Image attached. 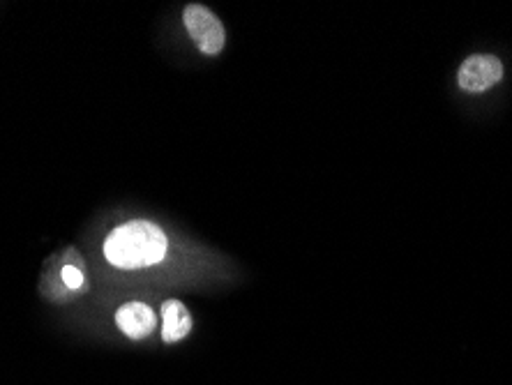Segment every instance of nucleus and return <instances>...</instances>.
<instances>
[{
  "mask_svg": "<svg viewBox=\"0 0 512 385\" xmlns=\"http://www.w3.org/2000/svg\"><path fill=\"white\" fill-rule=\"evenodd\" d=\"M167 236L150 222H127L109 233L104 256L120 270H137L160 263L167 256Z\"/></svg>",
  "mask_w": 512,
  "mask_h": 385,
  "instance_id": "f257e3e1",
  "label": "nucleus"
},
{
  "mask_svg": "<svg viewBox=\"0 0 512 385\" xmlns=\"http://www.w3.org/2000/svg\"><path fill=\"white\" fill-rule=\"evenodd\" d=\"M183 21L187 26V33H190L194 44H197L199 51H203V54L217 56L224 49L227 33H224L222 21L217 19L208 7L187 5Z\"/></svg>",
  "mask_w": 512,
  "mask_h": 385,
  "instance_id": "f03ea898",
  "label": "nucleus"
},
{
  "mask_svg": "<svg viewBox=\"0 0 512 385\" xmlns=\"http://www.w3.org/2000/svg\"><path fill=\"white\" fill-rule=\"evenodd\" d=\"M503 79V63L496 56L476 54L466 58L457 72L459 88L466 93H485Z\"/></svg>",
  "mask_w": 512,
  "mask_h": 385,
  "instance_id": "7ed1b4c3",
  "label": "nucleus"
},
{
  "mask_svg": "<svg viewBox=\"0 0 512 385\" xmlns=\"http://www.w3.org/2000/svg\"><path fill=\"white\" fill-rule=\"evenodd\" d=\"M118 328L130 339H143L155 330V312L143 303H127L116 314Z\"/></svg>",
  "mask_w": 512,
  "mask_h": 385,
  "instance_id": "20e7f679",
  "label": "nucleus"
},
{
  "mask_svg": "<svg viewBox=\"0 0 512 385\" xmlns=\"http://www.w3.org/2000/svg\"><path fill=\"white\" fill-rule=\"evenodd\" d=\"M192 316L180 300H167L162 305V339L164 342H180L190 335Z\"/></svg>",
  "mask_w": 512,
  "mask_h": 385,
  "instance_id": "39448f33",
  "label": "nucleus"
},
{
  "mask_svg": "<svg viewBox=\"0 0 512 385\" xmlns=\"http://www.w3.org/2000/svg\"><path fill=\"white\" fill-rule=\"evenodd\" d=\"M63 282L67 284V289L77 291V289H81V286H84V275H81L79 268L65 266L63 268Z\"/></svg>",
  "mask_w": 512,
  "mask_h": 385,
  "instance_id": "423d86ee",
  "label": "nucleus"
}]
</instances>
